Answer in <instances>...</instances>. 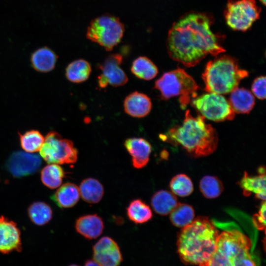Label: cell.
<instances>
[{"mask_svg":"<svg viewBox=\"0 0 266 266\" xmlns=\"http://www.w3.org/2000/svg\"><path fill=\"white\" fill-rule=\"evenodd\" d=\"M213 21L206 14L191 12L179 18L169 30L166 41L172 60L187 67L198 65L208 55L217 56L225 50L211 29Z\"/></svg>","mask_w":266,"mask_h":266,"instance_id":"cell-1","label":"cell"},{"mask_svg":"<svg viewBox=\"0 0 266 266\" xmlns=\"http://www.w3.org/2000/svg\"><path fill=\"white\" fill-rule=\"evenodd\" d=\"M161 139L174 146H179L192 157L207 156L217 149L218 136L216 130L201 115L193 116L185 112L181 124L170 128Z\"/></svg>","mask_w":266,"mask_h":266,"instance_id":"cell-2","label":"cell"},{"mask_svg":"<svg viewBox=\"0 0 266 266\" xmlns=\"http://www.w3.org/2000/svg\"><path fill=\"white\" fill-rule=\"evenodd\" d=\"M219 233L205 216H198L179 233L177 251L186 265L208 266L215 251Z\"/></svg>","mask_w":266,"mask_h":266,"instance_id":"cell-3","label":"cell"},{"mask_svg":"<svg viewBox=\"0 0 266 266\" xmlns=\"http://www.w3.org/2000/svg\"><path fill=\"white\" fill-rule=\"evenodd\" d=\"M248 72L240 67L233 57L223 55L216 56L206 64L202 78L207 92L223 95L230 93L237 88Z\"/></svg>","mask_w":266,"mask_h":266,"instance_id":"cell-4","label":"cell"},{"mask_svg":"<svg viewBox=\"0 0 266 266\" xmlns=\"http://www.w3.org/2000/svg\"><path fill=\"white\" fill-rule=\"evenodd\" d=\"M154 88L160 92L162 100L179 97L181 107L185 109L191 99L197 96L199 87L184 69L177 68L164 73L155 81Z\"/></svg>","mask_w":266,"mask_h":266,"instance_id":"cell-5","label":"cell"},{"mask_svg":"<svg viewBox=\"0 0 266 266\" xmlns=\"http://www.w3.org/2000/svg\"><path fill=\"white\" fill-rule=\"evenodd\" d=\"M252 245L251 239L240 232L224 231L218 235L208 266H233L242 254L250 251Z\"/></svg>","mask_w":266,"mask_h":266,"instance_id":"cell-6","label":"cell"},{"mask_svg":"<svg viewBox=\"0 0 266 266\" xmlns=\"http://www.w3.org/2000/svg\"><path fill=\"white\" fill-rule=\"evenodd\" d=\"M125 31L119 18L105 14L93 19L87 30L86 37L106 51H111L121 41Z\"/></svg>","mask_w":266,"mask_h":266,"instance_id":"cell-7","label":"cell"},{"mask_svg":"<svg viewBox=\"0 0 266 266\" xmlns=\"http://www.w3.org/2000/svg\"><path fill=\"white\" fill-rule=\"evenodd\" d=\"M39 153L48 164H74L78 158V150L73 142L54 131L46 135Z\"/></svg>","mask_w":266,"mask_h":266,"instance_id":"cell-8","label":"cell"},{"mask_svg":"<svg viewBox=\"0 0 266 266\" xmlns=\"http://www.w3.org/2000/svg\"><path fill=\"white\" fill-rule=\"evenodd\" d=\"M191 102L201 115L208 120L219 122L232 120L235 117L228 100L222 95L207 92Z\"/></svg>","mask_w":266,"mask_h":266,"instance_id":"cell-9","label":"cell"},{"mask_svg":"<svg viewBox=\"0 0 266 266\" xmlns=\"http://www.w3.org/2000/svg\"><path fill=\"white\" fill-rule=\"evenodd\" d=\"M260 12L261 8L255 0H229L225 17L231 28L246 31L259 18Z\"/></svg>","mask_w":266,"mask_h":266,"instance_id":"cell-10","label":"cell"},{"mask_svg":"<svg viewBox=\"0 0 266 266\" xmlns=\"http://www.w3.org/2000/svg\"><path fill=\"white\" fill-rule=\"evenodd\" d=\"M122 62V56L119 53H114L109 55L100 64L99 68L101 73L98 76V84L100 88H104L108 85L119 87L127 83L128 78L121 67Z\"/></svg>","mask_w":266,"mask_h":266,"instance_id":"cell-11","label":"cell"},{"mask_svg":"<svg viewBox=\"0 0 266 266\" xmlns=\"http://www.w3.org/2000/svg\"><path fill=\"white\" fill-rule=\"evenodd\" d=\"M41 165L40 157L36 154L23 151L12 154L6 163V167L15 177L26 176L36 172Z\"/></svg>","mask_w":266,"mask_h":266,"instance_id":"cell-12","label":"cell"},{"mask_svg":"<svg viewBox=\"0 0 266 266\" xmlns=\"http://www.w3.org/2000/svg\"><path fill=\"white\" fill-rule=\"evenodd\" d=\"M94 260L100 266H119L122 255L116 242L108 236L102 237L93 247Z\"/></svg>","mask_w":266,"mask_h":266,"instance_id":"cell-13","label":"cell"},{"mask_svg":"<svg viewBox=\"0 0 266 266\" xmlns=\"http://www.w3.org/2000/svg\"><path fill=\"white\" fill-rule=\"evenodd\" d=\"M20 231L16 224L3 216L0 217V253L21 251Z\"/></svg>","mask_w":266,"mask_h":266,"instance_id":"cell-14","label":"cell"},{"mask_svg":"<svg viewBox=\"0 0 266 266\" xmlns=\"http://www.w3.org/2000/svg\"><path fill=\"white\" fill-rule=\"evenodd\" d=\"M124 146L132 157L133 166L136 169L144 167L148 164L152 151L150 143L141 137L127 138Z\"/></svg>","mask_w":266,"mask_h":266,"instance_id":"cell-15","label":"cell"},{"mask_svg":"<svg viewBox=\"0 0 266 266\" xmlns=\"http://www.w3.org/2000/svg\"><path fill=\"white\" fill-rule=\"evenodd\" d=\"M124 108L125 112L131 116L142 118L150 113L152 102L146 95L135 91L126 97L124 101Z\"/></svg>","mask_w":266,"mask_h":266,"instance_id":"cell-16","label":"cell"},{"mask_svg":"<svg viewBox=\"0 0 266 266\" xmlns=\"http://www.w3.org/2000/svg\"><path fill=\"white\" fill-rule=\"evenodd\" d=\"M76 231L88 239H95L102 233L104 224L102 218L97 214L79 217L75 224Z\"/></svg>","mask_w":266,"mask_h":266,"instance_id":"cell-17","label":"cell"},{"mask_svg":"<svg viewBox=\"0 0 266 266\" xmlns=\"http://www.w3.org/2000/svg\"><path fill=\"white\" fill-rule=\"evenodd\" d=\"M230 93L228 101L234 112L235 113H249L255 104L252 93L244 88L238 87Z\"/></svg>","mask_w":266,"mask_h":266,"instance_id":"cell-18","label":"cell"},{"mask_svg":"<svg viewBox=\"0 0 266 266\" xmlns=\"http://www.w3.org/2000/svg\"><path fill=\"white\" fill-rule=\"evenodd\" d=\"M238 184L243 189L244 196H249L254 193L258 199L266 200V173L251 176L245 172Z\"/></svg>","mask_w":266,"mask_h":266,"instance_id":"cell-19","label":"cell"},{"mask_svg":"<svg viewBox=\"0 0 266 266\" xmlns=\"http://www.w3.org/2000/svg\"><path fill=\"white\" fill-rule=\"evenodd\" d=\"M58 188L51 197L58 206L62 208H70L77 203L80 195L77 185L66 183Z\"/></svg>","mask_w":266,"mask_h":266,"instance_id":"cell-20","label":"cell"},{"mask_svg":"<svg viewBox=\"0 0 266 266\" xmlns=\"http://www.w3.org/2000/svg\"><path fill=\"white\" fill-rule=\"evenodd\" d=\"M58 56L47 47L39 48L32 54L31 62L33 67L36 71L47 72L55 67Z\"/></svg>","mask_w":266,"mask_h":266,"instance_id":"cell-21","label":"cell"},{"mask_svg":"<svg viewBox=\"0 0 266 266\" xmlns=\"http://www.w3.org/2000/svg\"><path fill=\"white\" fill-rule=\"evenodd\" d=\"M177 203L175 195L165 190L156 192L151 199L152 208L156 213L162 216L169 214Z\"/></svg>","mask_w":266,"mask_h":266,"instance_id":"cell-22","label":"cell"},{"mask_svg":"<svg viewBox=\"0 0 266 266\" xmlns=\"http://www.w3.org/2000/svg\"><path fill=\"white\" fill-rule=\"evenodd\" d=\"M82 200L89 203H98L104 195V188L97 179L89 177L83 179L79 187Z\"/></svg>","mask_w":266,"mask_h":266,"instance_id":"cell-23","label":"cell"},{"mask_svg":"<svg viewBox=\"0 0 266 266\" xmlns=\"http://www.w3.org/2000/svg\"><path fill=\"white\" fill-rule=\"evenodd\" d=\"M126 211L129 219L136 224L145 223L151 220L153 217L150 206L140 199L133 200Z\"/></svg>","mask_w":266,"mask_h":266,"instance_id":"cell-24","label":"cell"},{"mask_svg":"<svg viewBox=\"0 0 266 266\" xmlns=\"http://www.w3.org/2000/svg\"><path fill=\"white\" fill-rule=\"evenodd\" d=\"M91 72V66L88 62L78 59L71 62L66 69V76L70 82L82 83L87 80Z\"/></svg>","mask_w":266,"mask_h":266,"instance_id":"cell-25","label":"cell"},{"mask_svg":"<svg viewBox=\"0 0 266 266\" xmlns=\"http://www.w3.org/2000/svg\"><path fill=\"white\" fill-rule=\"evenodd\" d=\"M131 70L136 77L145 80L153 79L158 73L157 66L144 56L138 57L133 61Z\"/></svg>","mask_w":266,"mask_h":266,"instance_id":"cell-26","label":"cell"},{"mask_svg":"<svg viewBox=\"0 0 266 266\" xmlns=\"http://www.w3.org/2000/svg\"><path fill=\"white\" fill-rule=\"evenodd\" d=\"M171 223L176 227L183 228L195 219L193 207L186 203H178L169 213Z\"/></svg>","mask_w":266,"mask_h":266,"instance_id":"cell-27","label":"cell"},{"mask_svg":"<svg viewBox=\"0 0 266 266\" xmlns=\"http://www.w3.org/2000/svg\"><path fill=\"white\" fill-rule=\"evenodd\" d=\"M65 175V172L60 166L56 164H49L42 168L41 179L44 185L53 189L60 186Z\"/></svg>","mask_w":266,"mask_h":266,"instance_id":"cell-28","label":"cell"},{"mask_svg":"<svg viewBox=\"0 0 266 266\" xmlns=\"http://www.w3.org/2000/svg\"><path fill=\"white\" fill-rule=\"evenodd\" d=\"M28 213L31 220L39 226L47 224L52 217V211L50 206L41 201L34 202L31 204Z\"/></svg>","mask_w":266,"mask_h":266,"instance_id":"cell-29","label":"cell"},{"mask_svg":"<svg viewBox=\"0 0 266 266\" xmlns=\"http://www.w3.org/2000/svg\"><path fill=\"white\" fill-rule=\"evenodd\" d=\"M200 190L203 196L207 199L218 197L224 190L221 181L216 176L206 175L200 180Z\"/></svg>","mask_w":266,"mask_h":266,"instance_id":"cell-30","label":"cell"},{"mask_svg":"<svg viewBox=\"0 0 266 266\" xmlns=\"http://www.w3.org/2000/svg\"><path fill=\"white\" fill-rule=\"evenodd\" d=\"M19 135L22 149L28 153L39 151L44 142L45 138L36 130L29 131Z\"/></svg>","mask_w":266,"mask_h":266,"instance_id":"cell-31","label":"cell"},{"mask_svg":"<svg viewBox=\"0 0 266 266\" xmlns=\"http://www.w3.org/2000/svg\"><path fill=\"white\" fill-rule=\"evenodd\" d=\"M169 186L172 193L181 197L189 196L194 190L192 180L184 174L174 176L170 182Z\"/></svg>","mask_w":266,"mask_h":266,"instance_id":"cell-32","label":"cell"},{"mask_svg":"<svg viewBox=\"0 0 266 266\" xmlns=\"http://www.w3.org/2000/svg\"><path fill=\"white\" fill-rule=\"evenodd\" d=\"M266 80L265 76H260L254 80L251 86L253 94L262 100L266 98Z\"/></svg>","mask_w":266,"mask_h":266,"instance_id":"cell-33","label":"cell"},{"mask_svg":"<svg viewBox=\"0 0 266 266\" xmlns=\"http://www.w3.org/2000/svg\"><path fill=\"white\" fill-rule=\"evenodd\" d=\"M266 201L263 200L258 213L255 214L253 217L254 226L260 230H265L266 229Z\"/></svg>","mask_w":266,"mask_h":266,"instance_id":"cell-34","label":"cell"},{"mask_svg":"<svg viewBox=\"0 0 266 266\" xmlns=\"http://www.w3.org/2000/svg\"><path fill=\"white\" fill-rule=\"evenodd\" d=\"M84 266H100L94 260H88L85 264Z\"/></svg>","mask_w":266,"mask_h":266,"instance_id":"cell-35","label":"cell"},{"mask_svg":"<svg viewBox=\"0 0 266 266\" xmlns=\"http://www.w3.org/2000/svg\"><path fill=\"white\" fill-rule=\"evenodd\" d=\"M266 0H260V1L264 4L265 5Z\"/></svg>","mask_w":266,"mask_h":266,"instance_id":"cell-36","label":"cell"},{"mask_svg":"<svg viewBox=\"0 0 266 266\" xmlns=\"http://www.w3.org/2000/svg\"><path fill=\"white\" fill-rule=\"evenodd\" d=\"M68 266H79L77 265H75V264H71L70 265H69Z\"/></svg>","mask_w":266,"mask_h":266,"instance_id":"cell-37","label":"cell"}]
</instances>
